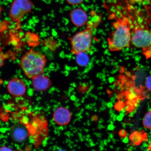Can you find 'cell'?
<instances>
[{"label": "cell", "instance_id": "obj_1", "mask_svg": "<svg viewBox=\"0 0 151 151\" xmlns=\"http://www.w3.org/2000/svg\"><path fill=\"white\" fill-rule=\"evenodd\" d=\"M139 14L135 12L128 14L131 27V45L141 49L143 55L148 60L151 58V29Z\"/></svg>", "mask_w": 151, "mask_h": 151}, {"label": "cell", "instance_id": "obj_2", "mask_svg": "<svg viewBox=\"0 0 151 151\" xmlns=\"http://www.w3.org/2000/svg\"><path fill=\"white\" fill-rule=\"evenodd\" d=\"M114 30L107 39L109 51L118 52L131 45L132 32L131 22L128 17L122 14L113 22Z\"/></svg>", "mask_w": 151, "mask_h": 151}, {"label": "cell", "instance_id": "obj_3", "mask_svg": "<svg viewBox=\"0 0 151 151\" xmlns=\"http://www.w3.org/2000/svg\"><path fill=\"white\" fill-rule=\"evenodd\" d=\"M101 16L92 17L85 29L79 32L70 38L72 54L76 55L81 52H90L92 42L93 32L101 23Z\"/></svg>", "mask_w": 151, "mask_h": 151}, {"label": "cell", "instance_id": "obj_4", "mask_svg": "<svg viewBox=\"0 0 151 151\" xmlns=\"http://www.w3.org/2000/svg\"><path fill=\"white\" fill-rule=\"evenodd\" d=\"M47 62L44 55L32 49L22 56L20 65L26 76L32 79L43 73Z\"/></svg>", "mask_w": 151, "mask_h": 151}, {"label": "cell", "instance_id": "obj_5", "mask_svg": "<svg viewBox=\"0 0 151 151\" xmlns=\"http://www.w3.org/2000/svg\"><path fill=\"white\" fill-rule=\"evenodd\" d=\"M34 6L31 0H14L11 3L9 18L13 22L19 23L26 15L31 12Z\"/></svg>", "mask_w": 151, "mask_h": 151}, {"label": "cell", "instance_id": "obj_6", "mask_svg": "<svg viewBox=\"0 0 151 151\" xmlns=\"http://www.w3.org/2000/svg\"><path fill=\"white\" fill-rule=\"evenodd\" d=\"M70 17L73 25L78 27L86 26L89 20L88 14L81 8L73 9L70 14Z\"/></svg>", "mask_w": 151, "mask_h": 151}, {"label": "cell", "instance_id": "obj_7", "mask_svg": "<svg viewBox=\"0 0 151 151\" xmlns=\"http://www.w3.org/2000/svg\"><path fill=\"white\" fill-rule=\"evenodd\" d=\"M7 88L9 93L15 97L24 95L26 90V85L23 81L18 78H13L9 81Z\"/></svg>", "mask_w": 151, "mask_h": 151}, {"label": "cell", "instance_id": "obj_8", "mask_svg": "<svg viewBox=\"0 0 151 151\" xmlns=\"http://www.w3.org/2000/svg\"><path fill=\"white\" fill-rule=\"evenodd\" d=\"M32 79L33 87L37 91L46 90L52 84L51 81L49 77L43 73L37 75Z\"/></svg>", "mask_w": 151, "mask_h": 151}, {"label": "cell", "instance_id": "obj_9", "mask_svg": "<svg viewBox=\"0 0 151 151\" xmlns=\"http://www.w3.org/2000/svg\"><path fill=\"white\" fill-rule=\"evenodd\" d=\"M71 118L70 112L64 107H59L56 109L53 114L55 122L60 125H65L68 124Z\"/></svg>", "mask_w": 151, "mask_h": 151}, {"label": "cell", "instance_id": "obj_10", "mask_svg": "<svg viewBox=\"0 0 151 151\" xmlns=\"http://www.w3.org/2000/svg\"><path fill=\"white\" fill-rule=\"evenodd\" d=\"M28 130L22 126H15L11 132V137L14 140L18 142H22L25 141L28 137Z\"/></svg>", "mask_w": 151, "mask_h": 151}, {"label": "cell", "instance_id": "obj_11", "mask_svg": "<svg viewBox=\"0 0 151 151\" xmlns=\"http://www.w3.org/2000/svg\"><path fill=\"white\" fill-rule=\"evenodd\" d=\"M87 52H83L76 55V62L79 66L82 67H86L90 62L89 56Z\"/></svg>", "mask_w": 151, "mask_h": 151}, {"label": "cell", "instance_id": "obj_12", "mask_svg": "<svg viewBox=\"0 0 151 151\" xmlns=\"http://www.w3.org/2000/svg\"><path fill=\"white\" fill-rule=\"evenodd\" d=\"M129 139L134 144L139 145L145 140L146 135L139 131H135L130 135Z\"/></svg>", "mask_w": 151, "mask_h": 151}, {"label": "cell", "instance_id": "obj_13", "mask_svg": "<svg viewBox=\"0 0 151 151\" xmlns=\"http://www.w3.org/2000/svg\"><path fill=\"white\" fill-rule=\"evenodd\" d=\"M143 124L147 129H151V110L145 115L142 121Z\"/></svg>", "mask_w": 151, "mask_h": 151}, {"label": "cell", "instance_id": "obj_14", "mask_svg": "<svg viewBox=\"0 0 151 151\" xmlns=\"http://www.w3.org/2000/svg\"><path fill=\"white\" fill-rule=\"evenodd\" d=\"M145 85L147 89L151 91V75L149 76L146 78L145 81Z\"/></svg>", "mask_w": 151, "mask_h": 151}, {"label": "cell", "instance_id": "obj_15", "mask_svg": "<svg viewBox=\"0 0 151 151\" xmlns=\"http://www.w3.org/2000/svg\"><path fill=\"white\" fill-rule=\"evenodd\" d=\"M84 1V0H66L68 4L72 5H80Z\"/></svg>", "mask_w": 151, "mask_h": 151}, {"label": "cell", "instance_id": "obj_16", "mask_svg": "<svg viewBox=\"0 0 151 151\" xmlns=\"http://www.w3.org/2000/svg\"><path fill=\"white\" fill-rule=\"evenodd\" d=\"M5 55L3 54L2 49L0 47V68L2 67L4 64Z\"/></svg>", "mask_w": 151, "mask_h": 151}, {"label": "cell", "instance_id": "obj_17", "mask_svg": "<svg viewBox=\"0 0 151 151\" xmlns=\"http://www.w3.org/2000/svg\"><path fill=\"white\" fill-rule=\"evenodd\" d=\"M123 107V103L122 102L119 101L116 104L115 106V108L117 110L119 111L122 109Z\"/></svg>", "mask_w": 151, "mask_h": 151}, {"label": "cell", "instance_id": "obj_18", "mask_svg": "<svg viewBox=\"0 0 151 151\" xmlns=\"http://www.w3.org/2000/svg\"><path fill=\"white\" fill-rule=\"evenodd\" d=\"M120 137H126V135H127V133L124 130L122 129L120 131L119 133Z\"/></svg>", "mask_w": 151, "mask_h": 151}, {"label": "cell", "instance_id": "obj_19", "mask_svg": "<svg viewBox=\"0 0 151 151\" xmlns=\"http://www.w3.org/2000/svg\"><path fill=\"white\" fill-rule=\"evenodd\" d=\"M0 150L1 151H6V150H12L10 148H8L6 147H3L0 148Z\"/></svg>", "mask_w": 151, "mask_h": 151}]
</instances>
